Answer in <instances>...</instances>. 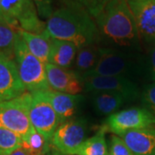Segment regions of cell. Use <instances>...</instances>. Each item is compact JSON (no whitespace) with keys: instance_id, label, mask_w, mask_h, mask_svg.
<instances>
[{"instance_id":"cb8c5ba5","label":"cell","mask_w":155,"mask_h":155,"mask_svg":"<svg viewBox=\"0 0 155 155\" xmlns=\"http://www.w3.org/2000/svg\"><path fill=\"white\" fill-rule=\"evenodd\" d=\"M110 0H65L66 3L72 4L84 9L93 18L98 16Z\"/></svg>"},{"instance_id":"30bf717a","label":"cell","mask_w":155,"mask_h":155,"mask_svg":"<svg viewBox=\"0 0 155 155\" xmlns=\"http://www.w3.org/2000/svg\"><path fill=\"white\" fill-rule=\"evenodd\" d=\"M46 73L51 91L71 95H78L83 91V79L74 71L48 63L46 65Z\"/></svg>"},{"instance_id":"8fae6325","label":"cell","mask_w":155,"mask_h":155,"mask_svg":"<svg viewBox=\"0 0 155 155\" xmlns=\"http://www.w3.org/2000/svg\"><path fill=\"white\" fill-rule=\"evenodd\" d=\"M140 37L155 43V0H127Z\"/></svg>"},{"instance_id":"e0dca14e","label":"cell","mask_w":155,"mask_h":155,"mask_svg":"<svg viewBox=\"0 0 155 155\" xmlns=\"http://www.w3.org/2000/svg\"><path fill=\"white\" fill-rule=\"evenodd\" d=\"M18 32L25 42L29 52L37 59L44 63L48 64L49 61L50 48H51V37L45 31L41 35L29 33L19 29Z\"/></svg>"},{"instance_id":"ffe728a7","label":"cell","mask_w":155,"mask_h":155,"mask_svg":"<svg viewBox=\"0 0 155 155\" xmlns=\"http://www.w3.org/2000/svg\"><path fill=\"white\" fill-rule=\"evenodd\" d=\"M108 127L104 125L93 136L84 141L78 148L75 155H109L105 134Z\"/></svg>"},{"instance_id":"ac0fdd59","label":"cell","mask_w":155,"mask_h":155,"mask_svg":"<svg viewBox=\"0 0 155 155\" xmlns=\"http://www.w3.org/2000/svg\"><path fill=\"white\" fill-rule=\"evenodd\" d=\"M102 48L96 44L88 45L78 48L75 60L73 62L75 71L82 78V76L91 71L101 56Z\"/></svg>"},{"instance_id":"f546056e","label":"cell","mask_w":155,"mask_h":155,"mask_svg":"<svg viewBox=\"0 0 155 155\" xmlns=\"http://www.w3.org/2000/svg\"><path fill=\"white\" fill-rule=\"evenodd\" d=\"M0 22H3V23H5L7 24V22H6V17L3 12V10H2V5H1V0H0Z\"/></svg>"},{"instance_id":"5bb4252c","label":"cell","mask_w":155,"mask_h":155,"mask_svg":"<svg viewBox=\"0 0 155 155\" xmlns=\"http://www.w3.org/2000/svg\"><path fill=\"white\" fill-rule=\"evenodd\" d=\"M42 93L60 117L61 123L72 119L83 99V96L80 94L71 95L54 91H43Z\"/></svg>"},{"instance_id":"3957f363","label":"cell","mask_w":155,"mask_h":155,"mask_svg":"<svg viewBox=\"0 0 155 155\" xmlns=\"http://www.w3.org/2000/svg\"><path fill=\"white\" fill-rule=\"evenodd\" d=\"M14 58L22 84L30 93L51 91L47 79L46 65L33 55L17 30Z\"/></svg>"},{"instance_id":"277c9868","label":"cell","mask_w":155,"mask_h":155,"mask_svg":"<svg viewBox=\"0 0 155 155\" xmlns=\"http://www.w3.org/2000/svg\"><path fill=\"white\" fill-rule=\"evenodd\" d=\"M32 94L28 91L13 99L0 103V127H4L24 139L34 127L30 122L29 109Z\"/></svg>"},{"instance_id":"7c38bea8","label":"cell","mask_w":155,"mask_h":155,"mask_svg":"<svg viewBox=\"0 0 155 155\" xmlns=\"http://www.w3.org/2000/svg\"><path fill=\"white\" fill-rule=\"evenodd\" d=\"M25 90L15 61L0 55V103L19 97Z\"/></svg>"},{"instance_id":"ba28073f","label":"cell","mask_w":155,"mask_h":155,"mask_svg":"<svg viewBox=\"0 0 155 155\" xmlns=\"http://www.w3.org/2000/svg\"><path fill=\"white\" fill-rule=\"evenodd\" d=\"M87 123L84 119H71L61 123L54 132L52 144L62 154L75 155L85 140Z\"/></svg>"},{"instance_id":"7a4b0ae2","label":"cell","mask_w":155,"mask_h":155,"mask_svg":"<svg viewBox=\"0 0 155 155\" xmlns=\"http://www.w3.org/2000/svg\"><path fill=\"white\" fill-rule=\"evenodd\" d=\"M94 20L99 38L118 47L139 48L140 35L127 0H110Z\"/></svg>"},{"instance_id":"8992f818","label":"cell","mask_w":155,"mask_h":155,"mask_svg":"<svg viewBox=\"0 0 155 155\" xmlns=\"http://www.w3.org/2000/svg\"><path fill=\"white\" fill-rule=\"evenodd\" d=\"M106 126L112 133L120 136L128 131L153 127L155 117L144 107H134L108 116Z\"/></svg>"},{"instance_id":"603a6c76","label":"cell","mask_w":155,"mask_h":155,"mask_svg":"<svg viewBox=\"0 0 155 155\" xmlns=\"http://www.w3.org/2000/svg\"><path fill=\"white\" fill-rule=\"evenodd\" d=\"M22 138L10 130L0 127V155H10L22 145Z\"/></svg>"},{"instance_id":"6da1fadb","label":"cell","mask_w":155,"mask_h":155,"mask_svg":"<svg viewBox=\"0 0 155 155\" xmlns=\"http://www.w3.org/2000/svg\"><path fill=\"white\" fill-rule=\"evenodd\" d=\"M46 32L51 38L70 41L78 48L96 44L99 39L94 18L69 3L54 11L46 22Z\"/></svg>"},{"instance_id":"2e32d148","label":"cell","mask_w":155,"mask_h":155,"mask_svg":"<svg viewBox=\"0 0 155 155\" xmlns=\"http://www.w3.org/2000/svg\"><path fill=\"white\" fill-rule=\"evenodd\" d=\"M78 48L70 41L51 38L48 63L56 67L68 69L71 67L78 53Z\"/></svg>"},{"instance_id":"4316f807","label":"cell","mask_w":155,"mask_h":155,"mask_svg":"<svg viewBox=\"0 0 155 155\" xmlns=\"http://www.w3.org/2000/svg\"><path fill=\"white\" fill-rule=\"evenodd\" d=\"M36 6L39 17L42 19L48 20L52 13L54 12L53 9V0H33Z\"/></svg>"},{"instance_id":"4fadbf2b","label":"cell","mask_w":155,"mask_h":155,"mask_svg":"<svg viewBox=\"0 0 155 155\" xmlns=\"http://www.w3.org/2000/svg\"><path fill=\"white\" fill-rule=\"evenodd\" d=\"M129 70V61L122 52L111 48H103L95 67L82 76H123Z\"/></svg>"},{"instance_id":"9c48e42d","label":"cell","mask_w":155,"mask_h":155,"mask_svg":"<svg viewBox=\"0 0 155 155\" xmlns=\"http://www.w3.org/2000/svg\"><path fill=\"white\" fill-rule=\"evenodd\" d=\"M82 79L86 91L119 93L126 100H134L139 96L138 86L124 76H85Z\"/></svg>"},{"instance_id":"9a60e30c","label":"cell","mask_w":155,"mask_h":155,"mask_svg":"<svg viewBox=\"0 0 155 155\" xmlns=\"http://www.w3.org/2000/svg\"><path fill=\"white\" fill-rule=\"evenodd\" d=\"M120 137L134 155H155V127L128 131Z\"/></svg>"},{"instance_id":"f1b7e54d","label":"cell","mask_w":155,"mask_h":155,"mask_svg":"<svg viewBox=\"0 0 155 155\" xmlns=\"http://www.w3.org/2000/svg\"><path fill=\"white\" fill-rule=\"evenodd\" d=\"M10 155H38V154H35V153H31L30 151H28L26 148H24L23 147H19L17 149H16Z\"/></svg>"},{"instance_id":"83f0119b","label":"cell","mask_w":155,"mask_h":155,"mask_svg":"<svg viewBox=\"0 0 155 155\" xmlns=\"http://www.w3.org/2000/svg\"><path fill=\"white\" fill-rule=\"evenodd\" d=\"M151 73H152V78L153 80L155 82V43L154 47L152 50V53H151Z\"/></svg>"},{"instance_id":"d6986e66","label":"cell","mask_w":155,"mask_h":155,"mask_svg":"<svg viewBox=\"0 0 155 155\" xmlns=\"http://www.w3.org/2000/svg\"><path fill=\"white\" fill-rule=\"evenodd\" d=\"M125 101L126 98L119 93L103 91L94 92L92 96V104L95 110L106 116L116 113Z\"/></svg>"},{"instance_id":"d4e9b609","label":"cell","mask_w":155,"mask_h":155,"mask_svg":"<svg viewBox=\"0 0 155 155\" xmlns=\"http://www.w3.org/2000/svg\"><path fill=\"white\" fill-rule=\"evenodd\" d=\"M109 155H134L124 140L118 135H111Z\"/></svg>"},{"instance_id":"484cf974","label":"cell","mask_w":155,"mask_h":155,"mask_svg":"<svg viewBox=\"0 0 155 155\" xmlns=\"http://www.w3.org/2000/svg\"><path fill=\"white\" fill-rule=\"evenodd\" d=\"M142 104L155 117V82L148 85L142 95Z\"/></svg>"},{"instance_id":"44dd1931","label":"cell","mask_w":155,"mask_h":155,"mask_svg":"<svg viewBox=\"0 0 155 155\" xmlns=\"http://www.w3.org/2000/svg\"><path fill=\"white\" fill-rule=\"evenodd\" d=\"M17 30L8 24L0 22V55L12 59Z\"/></svg>"},{"instance_id":"52a82bcc","label":"cell","mask_w":155,"mask_h":155,"mask_svg":"<svg viewBox=\"0 0 155 155\" xmlns=\"http://www.w3.org/2000/svg\"><path fill=\"white\" fill-rule=\"evenodd\" d=\"M32 94V100L29 109V117L34 128L41 134L49 142L58 127L61 124V119L45 98L42 92Z\"/></svg>"},{"instance_id":"7402d4cb","label":"cell","mask_w":155,"mask_h":155,"mask_svg":"<svg viewBox=\"0 0 155 155\" xmlns=\"http://www.w3.org/2000/svg\"><path fill=\"white\" fill-rule=\"evenodd\" d=\"M50 142L35 128L24 139H22V147L31 153L38 155H45L48 150Z\"/></svg>"},{"instance_id":"5b68a950","label":"cell","mask_w":155,"mask_h":155,"mask_svg":"<svg viewBox=\"0 0 155 155\" xmlns=\"http://www.w3.org/2000/svg\"><path fill=\"white\" fill-rule=\"evenodd\" d=\"M1 5L9 26L37 35L46 31L33 0H1Z\"/></svg>"}]
</instances>
